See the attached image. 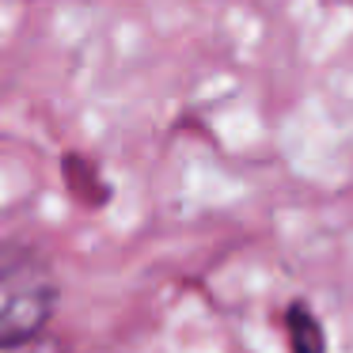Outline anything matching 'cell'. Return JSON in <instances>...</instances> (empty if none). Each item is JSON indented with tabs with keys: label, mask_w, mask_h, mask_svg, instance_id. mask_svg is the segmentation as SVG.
Listing matches in <instances>:
<instances>
[{
	"label": "cell",
	"mask_w": 353,
	"mask_h": 353,
	"mask_svg": "<svg viewBox=\"0 0 353 353\" xmlns=\"http://www.w3.org/2000/svg\"><path fill=\"white\" fill-rule=\"evenodd\" d=\"M0 353H69V342L57 334H39V338H23V342H4Z\"/></svg>",
	"instance_id": "cell-3"
},
{
	"label": "cell",
	"mask_w": 353,
	"mask_h": 353,
	"mask_svg": "<svg viewBox=\"0 0 353 353\" xmlns=\"http://www.w3.org/2000/svg\"><path fill=\"white\" fill-rule=\"evenodd\" d=\"M61 304V281L46 251L23 239L0 243V345L39 338Z\"/></svg>",
	"instance_id": "cell-1"
},
{
	"label": "cell",
	"mask_w": 353,
	"mask_h": 353,
	"mask_svg": "<svg viewBox=\"0 0 353 353\" xmlns=\"http://www.w3.org/2000/svg\"><path fill=\"white\" fill-rule=\"evenodd\" d=\"M285 323H289V345H292V353H323V350H327L323 327L315 323V315L307 312L304 304H292L289 315H285Z\"/></svg>",
	"instance_id": "cell-2"
}]
</instances>
